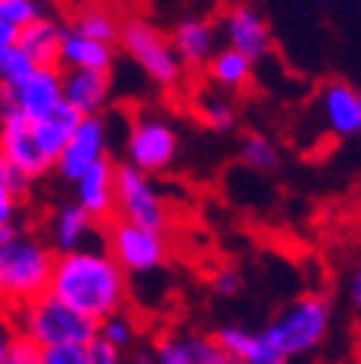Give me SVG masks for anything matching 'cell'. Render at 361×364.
<instances>
[{
    "mask_svg": "<svg viewBox=\"0 0 361 364\" xmlns=\"http://www.w3.org/2000/svg\"><path fill=\"white\" fill-rule=\"evenodd\" d=\"M47 292L93 324H102L110 315L124 312L130 287L122 266L104 246H87L55 255Z\"/></svg>",
    "mask_w": 361,
    "mask_h": 364,
    "instance_id": "1",
    "label": "cell"
},
{
    "mask_svg": "<svg viewBox=\"0 0 361 364\" xmlns=\"http://www.w3.org/2000/svg\"><path fill=\"white\" fill-rule=\"evenodd\" d=\"M9 321L15 327V336L29 341L35 350L87 347L99 336V324L72 312L67 304H61L50 292L9 309Z\"/></svg>",
    "mask_w": 361,
    "mask_h": 364,
    "instance_id": "2",
    "label": "cell"
},
{
    "mask_svg": "<svg viewBox=\"0 0 361 364\" xmlns=\"http://www.w3.org/2000/svg\"><path fill=\"white\" fill-rule=\"evenodd\" d=\"M330 327H333L330 298H324L318 292H306V295H298L295 301H289L272 321L260 330V336L275 353H281L284 358H289L295 364L298 358L312 355L327 341Z\"/></svg>",
    "mask_w": 361,
    "mask_h": 364,
    "instance_id": "3",
    "label": "cell"
},
{
    "mask_svg": "<svg viewBox=\"0 0 361 364\" xmlns=\"http://www.w3.org/2000/svg\"><path fill=\"white\" fill-rule=\"evenodd\" d=\"M53 263V246L26 232L12 243H0V309L9 312L47 292Z\"/></svg>",
    "mask_w": 361,
    "mask_h": 364,
    "instance_id": "4",
    "label": "cell"
},
{
    "mask_svg": "<svg viewBox=\"0 0 361 364\" xmlns=\"http://www.w3.org/2000/svg\"><path fill=\"white\" fill-rule=\"evenodd\" d=\"M119 47L153 84L165 90H173L183 84L185 67L179 64L171 47V38L148 18H124L122 32H119Z\"/></svg>",
    "mask_w": 361,
    "mask_h": 364,
    "instance_id": "5",
    "label": "cell"
},
{
    "mask_svg": "<svg viewBox=\"0 0 361 364\" xmlns=\"http://www.w3.org/2000/svg\"><path fill=\"white\" fill-rule=\"evenodd\" d=\"M179 156V133L159 113L142 110L133 119L124 139V162L148 176L168 171Z\"/></svg>",
    "mask_w": 361,
    "mask_h": 364,
    "instance_id": "6",
    "label": "cell"
},
{
    "mask_svg": "<svg viewBox=\"0 0 361 364\" xmlns=\"http://www.w3.org/2000/svg\"><path fill=\"white\" fill-rule=\"evenodd\" d=\"M116 220L142 225V229L165 235L168 229V205L156 188L153 176L142 173L127 162H116Z\"/></svg>",
    "mask_w": 361,
    "mask_h": 364,
    "instance_id": "7",
    "label": "cell"
},
{
    "mask_svg": "<svg viewBox=\"0 0 361 364\" xmlns=\"http://www.w3.org/2000/svg\"><path fill=\"white\" fill-rule=\"evenodd\" d=\"M104 249L122 266L124 275H153L168 263L165 235L116 217L104 225Z\"/></svg>",
    "mask_w": 361,
    "mask_h": 364,
    "instance_id": "8",
    "label": "cell"
},
{
    "mask_svg": "<svg viewBox=\"0 0 361 364\" xmlns=\"http://www.w3.org/2000/svg\"><path fill=\"white\" fill-rule=\"evenodd\" d=\"M0 159H4L18 176H23L29 186L47 176L55 165L41 154L35 136H32V122L23 119L18 110H0Z\"/></svg>",
    "mask_w": 361,
    "mask_h": 364,
    "instance_id": "9",
    "label": "cell"
},
{
    "mask_svg": "<svg viewBox=\"0 0 361 364\" xmlns=\"http://www.w3.org/2000/svg\"><path fill=\"white\" fill-rule=\"evenodd\" d=\"M220 29L225 35V47L246 55L249 61H263L272 55L275 38L266 18L249 4H229L220 12Z\"/></svg>",
    "mask_w": 361,
    "mask_h": 364,
    "instance_id": "10",
    "label": "cell"
},
{
    "mask_svg": "<svg viewBox=\"0 0 361 364\" xmlns=\"http://www.w3.org/2000/svg\"><path fill=\"white\" fill-rule=\"evenodd\" d=\"M107 148H110V124H107V119L104 116H87V119H81L75 133L70 136L67 148L55 159L58 176L72 186V182L87 168H93L99 159L107 156Z\"/></svg>",
    "mask_w": 361,
    "mask_h": 364,
    "instance_id": "11",
    "label": "cell"
},
{
    "mask_svg": "<svg viewBox=\"0 0 361 364\" xmlns=\"http://www.w3.org/2000/svg\"><path fill=\"white\" fill-rule=\"evenodd\" d=\"M75 205H81L96 225H107L116 217V162L110 156L87 168L75 182Z\"/></svg>",
    "mask_w": 361,
    "mask_h": 364,
    "instance_id": "12",
    "label": "cell"
},
{
    "mask_svg": "<svg viewBox=\"0 0 361 364\" xmlns=\"http://www.w3.org/2000/svg\"><path fill=\"white\" fill-rule=\"evenodd\" d=\"M61 105H64V96H61V70L58 67H38L23 84H18L12 90V110H18L29 122L47 119Z\"/></svg>",
    "mask_w": 361,
    "mask_h": 364,
    "instance_id": "13",
    "label": "cell"
},
{
    "mask_svg": "<svg viewBox=\"0 0 361 364\" xmlns=\"http://www.w3.org/2000/svg\"><path fill=\"white\" fill-rule=\"evenodd\" d=\"M151 364H237L203 333H162L153 344Z\"/></svg>",
    "mask_w": 361,
    "mask_h": 364,
    "instance_id": "14",
    "label": "cell"
},
{
    "mask_svg": "<svg viewBox=\"0 0 361 364\" xmlns=\"http://www.w3.org/2000/svg\"><path fill=\"white\" fill-rule=\"evenodd\" d=\"M61 96L64 105L72 107L81 119L104 116V107L113 96V78L110 73L96 70H61Z\"/></svg>",
    "mask_w": 361,
    "mask_h": 364,
    "instance_id": "15",
    "label": "cell"
},
{
    "mask_svg": "<svg viewBox=\"0 0 361 364\" xmlns=\"http://www.w3.org/2000/svg\"><path fill=\"white\" fill-rule=\"evenodd\" d=\"M318 110L321 122L335 136L361 133V90L341 78H330L318 90Z\"/></svg>",
    "mask_w": 361,
    "mask_h": 364,
    "instance_id": "16",
    "label": "cell"
},
{
    "mask_svg": "<svg viewBox=\"0 0 361 364\" xmlns=\"http://www.w3.org/2000/svg\"><path fill=\"white\" fill-rule=\"evenodd\" d=\"M171 47L183 67H205L217 53V23L205 15H188L176 21L171 32Z\"/></svg>",
    "mask_w": 361,
    "mask_h": 364,
    "instance_id": "17",
    "label": "cell"
},
{
    "mask_svg": "<svg viewBox=\"0 0 361 364\" xmlns=\"http://www.w3.org/2000/svg\"><path fill=\"white\" fill-rule=\"evenodd\" d=\"M64 29H67V26H61L55 18L41 15L35 23L18 29V43H15V47H18L35 67H58ZM58 70H61V67H58Z\"/></svg>",
    "mask_w": 361,
    "mask_h": 364,
    "instance_id": "18",
    "label": "cell"
},
{
    "mask_svg": "<svg viewBox=\"0 0 361 364\" xmlns=\"http://www.w3.org/2000/svg\"><path fill=\"white\" fill-rule=\"evenodd\" d=\"M217 347L222 353H229L237 364H292L289 358H284L281 353H275L263 341L260 333H252L246 327H237V324H225L220 327L214 336Z\"/></svg>",
    "mask_w": 361,
    "mask_h": 364,
    "instance_id": "19",
    "label": "cell"
},
{
    "mask_svg": "<svg viewBox=\"0 0 361 364\" xmlns=\"http://www.w3.org/2000/svg\"><path fill=\"white\" fill-rule=\"evenodd\" d=\"M116 61V47H107V43L90 41L78 32H72L70 26L64 29L61 38V58L58 67L61 70H96V73H110Z\"/></svg>",
    "mask_w": 361,
    "mask_h": 364,
    "instance_id": "20",
    "label": "cell"
},
{
    "mask_svg": "<svg viewBox=\"0 0 361 364\" xmlns=\"http://www.w3.org/2000/svg\"><path fill=\"white\" fill-rule=\"evenodd\" d=\"M96 232V223L90 220V214L75 205V203H64L55 217H53V225H50V243H53V252L64 255V252H78V249H87L90 246V237Z\"/></svg>",
    "mask_w": 361,
    "mask_h": 364,
    "instance_id": "21",
    "label": "cell"
},
{
    "mask_svg": "<svg viewBox=\"0 0 361 364\" xmlns=\"http://www.w3.org/2000/svg\"><path fill=\"white\" fill-rule=\"evenodd\" d=\"M205 75L214 87L225 90V93H246L254 78V61H249L246 55H240L229 47H222L208 58Z\"/></svg>",
    "mask_w": 361,
    "mask_h": 364,
    "instance_id": "22",
    "label": "cell"
},
{
    "mask_svg": "<svg viewBox=\"0 0 361 364\" xmlns=\"http://www.w3.org/2000/svg\"><path fill=\"white\" fill-rule=\"evenodd\" d=\"M78 122H81V116H78L72 107H67V105H61V107H58L55 113H50L47 119L32 122L35 142H38L41 154L47 156L53 165H55V159L61 156V151L67 148V142H70V136L75 133Z\"/></svg>",
    "mask_w": 361,
    "mask_h": 364,
    "instance_id": "23",
    "label": "cell"
},
{
    "mask_svg": "<svg viewBox=\"0 0 361 364\" xmlns=\"http://www.w3.org/2000/svg\"><path fill=\"white\" fill-rule=\"evenodd\" d=\"M72 32L90 38V41H99L107 43V47H116L119 43V32H122V18L107 9L104 4H87L75 12L72 18Z\"/></svg>",
    "mask_w": 361,
    "mask_h": 364,
    "instance_id": "24",
    "label": "cell"
},
{
    "mask_svg": "<svg viewBox=\"0 0 361 364\" xmlns=\"http://www.w3.org/2000/svg\"><path fill=\"white\" fill-rule=\"evenodd\" d=\"M240 159L246 168H252L257 173H272L281 165V154H278L275 142L257 130H249L240 136Z\"/></svg>",
    "mask_w": 361,
    "mask_h": 364,
    "instance_id": "25",
    "label": "cell"
},
{
    "mask_svg": "<svg viewBox=\"0 0 361 364\" xmlns=\"http://www.w3.org/2000/svg\"><path fill=\"white\" fill-rule=\"evenodd\" d=\"M29 194V182L18 176L4 159H0V225L15 223L21 214V203Z\"/></svg>",
    "mask_w": 361,
    "mask_h": 364,
    "instance_id": "26",
    "label": "cell"
},
{
    "mask_svg": "<svg viewBox=\"0 0 361 364\" xmlns=\"http://www.w3.org/2000/svg\"><path fill=\"white\" fill-rule=\"evenodd\" d=\"M197 119L203 122V127L214 130V133H229L237 127V110L229 99L205 93L197 102Z\"/></svg>",
    "mask_w": 361,
    "mask_h": 364,
    "instance_id": "27",
    "label": "cell"
},
{
    "mask_svg": "<svg viewBox=\"0 0 361 364\" xmlns=\"http://www.w3.org/2000/svg\"><path fill=\"white\" fill-rule=\"evenodd\" d=\"M99 338L124 355L127 350H133V344H136V338H139L136 318H133L130 312H116V315H110L107 321L99 324Z\"/></svg>",
    "mask_w": 361,
    "mask_h": 364,
    "instance_id": "28",
    "label": "cell"
},
{
    "mask_svg": "<svg viewBox=\"0 0 361 364\" xmlns=\"http://www.w3.org/2000/svg\"><path fill=\"white\" fill-rule=\"evenodd\" d=\"M35 70H38V67H35L18 47H12L9 53L0 55V84H6L9 90H15L18 84H23Z\"/></svg>",
    "mask_w": 361,
    "mask_h": 364,
    "instance_id": "29",
    "label": "cell"
},
{
    "mask_svg": "<svg viewBox=\"0 0 361 364\" xmlns=\"http://www.w3.org/2000/svg\"><path fill=\"white\" fill-rule=\"evenodd\" d=\"M41 15H43V9L35 0H0V21H6L15 29L35 23Z\"/></svg>",
    "mask_w": 361,
    "mask_h": 364,
    "instance_id": "30",
    "label": "cell"
},
{
    "mask_svg": "<svg viewBox=\"0 0 361 364\" xmlns=\"http://www.w3.org/2000/svg\"><path fill=\"white\" fill-rule=\"evenodd\" d=\"M211 289H214L220 298H235V295H240V289H243L240 269H235V266H220L214 275H211Z\"/></svg>",
    "mask_w": 361,
    "mask_h": 364,
    "instance_id": "31",
    "label": "cell"
},
{
    "mask_svg": "<svg viewBox=\"0 0 361 364\" xmlns=\"http://www.w3.org/2000/svg\"><path fill=\"white\" fill-rule=\"evenodd\" d=\"M41 364H87V347H53V350H41Z\"/></svg>",
    "mask_w": 361,
    "mask_h": 364,
    "instance_id": "32",
    "label": "cell"
},
{
    "mask_svg": "<svg viewBox=\"0 0 361 364\" xmlns=\"http://www.w3.org/2000/svg\"><path fill=\"white\" fill-rule=\"evenodd\" d=\"M4 364H41V350H35L29 341L15 336V344H12V350H9Z\"/></svg>",
    "mask_w": 361,
    "mask_h": 364,
    "instance_id": "33",
    "label": "cell"
},
{
    "mask_svg": "<svg viewBox=\"0 0 361 364\" xmlns=\"http://www.w3.org/2000/svg\"><path fill=\"white\" fill-rule=\"evenodd\" d=\"M12 344H15V327H12V321H9V312L0 309V364L6 361Z\"/></svg>",
    "mask_w": 361,
    "mask_h": 364,
    "instance_id": "34",
    "label": "cell"
},
{
    "mask_svg": "<svg viewBox=\"0 0 361 364\" xmlns=\"http://www.w3.org/2000/svg\"><path fill=\"white\" fill-rule=\"evenodd\" d=\"M347 298H350L352 309H355V312H361V257H358V263H355V266H352V272H350V281H347Z\"/></svg>",
    "mask_w": 361,
    "mask_h": 364,
    "instance_id": "35",
    "label": "cell"
},
{
    "mask_svg": "<svg viewBox=\"0 0 361 364\" xmlns=\"http://www.w3.org/2000/svg\"><path fill=\"white\" fill-rule=\"evenodd\" d=\"M18 43V29L15 26H9L6 21H0V55L4 53H9L12 47Z\"/></svg>",
    "mask_w": 361,
    "mask_h": 364,
    "instance_id": "36",
    "label": "cell"
},
{
    "mask_svg": "<svg viewBox=\"0 0 361 364\" xmlns=\"http://www.w3.org/2000/svg\"><path fill=\"white\" fill-rule=\"evenodd\" d=\"M21 235H23V225H21V220L6 223V225H0V243H12V240H18Z\"/></svg>",
    "mask_w": 361,
    "mask_h": 364,
    "instance_id": "37",
    "label": "cell"
},
{
    "mask_svg": "<svg viewBox=\"0 0 361 364\" xmlns=\"http://www.w3.org/2000/svg\"><path fill=\"white\" fill-rule=\"evenodd\" d=\"M35 4L43 9V6H58V0H35Z\"/></svg>",
    "mask_w": 361,
    "mask_h": 364,
    "instance_id": "38",
    "label": "cell"
},
{
    "mask_svg": "<svg viewBox=\"0 0 361 364\" xmlns=\"http://www.w3.org/2000/svg\"><path fill=\"white\" fill-rule=\"evenodd\" d=\"M87 364H90V358H87Z\"/></svg>",
    "mask_w": 361,
    "mask_h": 364,
    "instance_id": "39",
    "label": "cell"
}]
</instances>
